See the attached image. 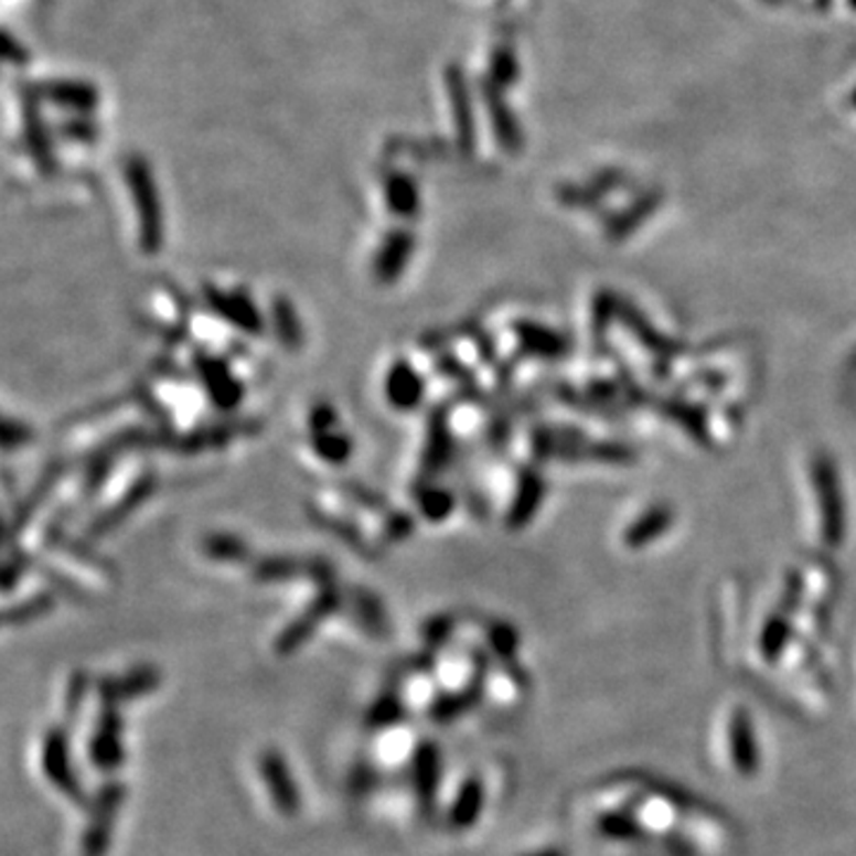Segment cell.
Instances as JSON below:
<instances>
[{
  "label": "cell",
  "mask_w": 856,
  "mask_h": 856,
  "mask_svg": "<svg viewBox=\"0 0 856 856\" xmlns=\"http://www.w3.org/2000/svg\"><path fill=\"white\" fill-rule=\"evenodd\" d=\"M127 800V785L121 781H107L90 800V816L82 837V856H107L113 843L117 816Z\"/></svg>",
  "instance_id": "1"
},
{
  "label": "cell",
  "mask_w": 856,
  "mask_h": 856,
  "mask_svg": "<svg viewBox=\"0 0 856 856\" xmlns=\"http://www.w3.org/2000/svg\"><path fill=\"white\" fill-rule=\"evenodd\" d=\"M41 769L43 775L49 778V783L57 788L65 798L76 806H90L88 794L72 767V752H69V728L55 726L43 738L41 747Z\"/></svg>",
  "instance_id": "2"
},
{
  "label": "cell",
  "mask_w": 856,
  "mask_h": 856,
  "mask_svg": "<svg viewBox=\"0 0 856 856\" xmlns=\"http://www.w3.org/2000/svg\"><path fill=\"white\" fill-rule=\"evenodd\" d=\"M125 716L119 707L103 705L88 738V759L96 769L115 773L125 763Z\"/></svg>",
  "instance_id": "3"
},
{
  "label": "cell",
  "mask_w": 856,
  "mask_h": 856,
  "mask_svg": "<svg viewBox=\"0 0 856 856\" xmlns=\"http://www.w3.org/2000/svg\"><path fill=\"white\" fill-rule=\"evenodd\" d=\"M257 771L263 775V783L269 790L271 804L277 806V812L286 818H293L300 814V790L296 783V775L288 767V759L279 752L277 747H267L257 757Z\"/></svg>",
  "instance_id": "4"
},
{
  "label": "cell",
  "mask_w": 856,
  "mask_h": 856,
  "mask_svg": "<svg viewBox=\"0 0 856 856\" xmlns=\"http://www.w3.org/2000/svg\"><path fill=\"white\" fill-rule=\"evenodd\" d=\"M339 604H341L339 592H333V590L321 592L319 598L308 609H304L298 619L288 623V629L277 638V642H274V650H277V654H281V656L296 654L304 645V642L314 635L317 625L321 621H327L333 611L339 609Z\"/></svg>",
  "instance_id": "5"
},
{
  "label": "cell",
  "mask_w": 856,
  "mask_h": 856,
  "mask_svg": "<svg viewBox=\"0 0 856 856\" xmlns=\"http://www.w3.org/2000/svg\"><path fill=\"white\" fill-rule=\"evenodd\" d=\"M728 757L730 767L745 778H752L761 767L755 721L745 707H736L728 718Z\"/></svg>",
  "instance_id": "6"
},
{
  "label": "cell",
  "mask_w": 856,
  "mask_h": 856,
  "mask_svg": "<svg viewBox=\"0 0 856 856\" xmlns=\"http://www.w3.org/2000/svg\"><path fill=\"white\" fill-rule=\"evenodd\" d=\"M162 683V674L156 666L131 668L121 676H103L96 683V693L103 705H125V702L139 699L143 695L156 693Z\"/></svg>",
  "instance_id": "7"
},
{
  "label": "cell",
  "mask_w": 856,
  "mask_h": 856,
  "mask_svg": "<svg viewBox=\"0 0 856 856\" xmlns=\"http://www.w3.org/2000/svg\"><path fill=\"white\" fill-rule=\"evenodd\" d=\"M440 773H442L440 749L436 747V742L424 740L417 747L415 759H411V785H415L417 804L426 818L434 816V809L438 802L436 798L440 790Z\"/></svg>",
  "instance_id": "8"
},
{
  "label": "cell",
  "mask_w": 856,
  "mask_h": 856,
  "mask_svg": "<svg viewBox=\"0 0 856 856\" xmlns=\"http://www.w3.org/2000/svg\"><path fill=\"white\" fill-rule=\"evenodd\" d=\"M483 806H485L483 781L479 775H469L467 781L462 783V788L457 790V798L448 812L450 831L464 833V831L473 828V825L479 823V818L483 814Z\"/></svg>",
  "instance_id": "9"
},
{
  "label": "cell",
  "mask_w": 856,
  "mask_h": 856,
  "mask_svg": "<svg viewBox=\"0 0 856 856\" xmlns=\"http://www.w3.org/2000/svg\"><path fill=\"white\" fill-rule=\"evenodd\" d=\"M481 693H483V674L479 678H473L471 683H467L464 691L438 697L431 705V718L436 724L454 721V718L464 716L471 707H477Z\"/></svg>",
  "instance_id": "10"
},
{
  "label": "cell",
  "mask_w": 856,
  "mask_h": 856,
  "mask_svg": "<svg viewBox=\"0 0 856 856\" xmlns=\"http://www.w3.org/2000/svg\"><path fill=\"white\" fill-rule=\"evenodd\" d=\"M386 393L390 405H395L397 409H411L421 403L424 384L409 364H395L388 376Z\"/></svg>",
  "instance_id": "11"
},
{
  "label": "cell",
  "mask_w": 856,
  "mask_h": 856,
  "mask_svg": "<svg viewBox=\"0 0 856 856\" xmlns=\"http://www.w3.org/2000/svg\"><path fill=\"white\" fill-rule=\"evenodd\" d=\"M409 255H411V238L405 234H395L393 238H388L386 248H381L378 253L376 277L386 283L395 281L403 274Z\"/></svg>",
  "instance_id": "12"
},
{
  "label": "cell",
  "mask_w": 856,
  "mask_h": 856,
  "mask_svg": "<svg viewBox=\"0 0 856 856\" xmlns=\"http://www.w3.org/2000/svg\"><path fill=\"white\" fill-rule=\"evenodd\" d=\"M598 831L607 839H614V843H623V845L642 843L645 835H650L645 828H642L640 821H635L629 812H623V809L621 812H604L598 818Z\"/></svg>",
  "instance_id": "13"
},
{
  "label": "cell",
  "mask_w": 856,
  "mask_h": 856,
  "mask_svg": "<svg viewBox=\"0 0 856 856\" xmlns=\"http://www.w3.org/2000/svg\"><path fill=\"white\" fill-rule=\"evenodd\" d=\"M214 310H220L226 319H232L236 327L246 329L248 333L263 331V319H259L253 302L240 296H226V293H212Z\"/></svg>",
  "instance_id": "14"
},
{
  "label": "cell",
  "mask_w": 856,
  "mask_h": 856,
  "mask_svg": "<svg viewBox=\"0 0 856 856\" xmlns=\"http://www.w3.org/2000/svg\"><path fill=\"white\" fill-rule=\"evenodd\" d=\"M405 716H407V709H405L403 697L397 695L395 691H388L374 702L370 711H366V726H370L372 730H384V728L400 724Z\"/></svg>",
  "instance_id": "15"
},
{
  "label": "cell",
  "mask_w": 856,
  "mask_h": 856,
  "mask_svg": "<svg viewBox=\"0 0 856 856\" xmlns=\"http://www.w3.org/2000/svg\"><path fill=\"white\" fill-rule=\"evenodd\" d=\"M353 614H355L357 623L362 625L366 633H372L376 638L388 635V621H386V614H384V607H381L372 598V595H366V592H357L355 595Z\"/></svg>",
  "instance_id": "16"
},
{
  "label": "cell",
  "mask_w": 856,
  "mask_h": 856,
  "mask_svg": "<svg viewBox=\"0 0 856 856\" xmlns=\"http://www.w3.org/2000/svg\"><path fill=\"white\" fill-rule=\"evenodd\" d=\"M201 372L207 384V390L214 395V403L220 407H234L238 400V388L232 384V378H228V374L222 370V366L203 360Z\"/></svg>",
  "instance_id": "17"
},
{
  "label": "cell",
  "mask_w": 856,
  "mask_h": 856,
  "mask_svg": "<svg viewBox=\"0 0 856 856\" xmlns=\"http://www.w3.org/2000/svg\"><path fill=\"white\" fill-rule=\"evenodd\" d=\"M90 678L86 671H74L67 681V691H65V709H63V726H72L74 721H79L84 702L88 695Z\"/></svg>",
  "instance_id": "18"
},
{
  "label": "cell",
  "mask_w": 856,
  "mask_h": 856,
  "mask_svg": "<svg viewBox=\"0 0 856 856\" xmlns=\"http://www.w3.org/2000/svg\"><path fill=\"white\" fill-rule=\"evenodd\" d=\"M53 609V598L49 595H36V598H29L26 602H20L18 607H12L6 611V623L8 625H18V623H29L36 621L43 614H49Z\"/></svg>",
  "instance_id": "19"
},
{
  "label": "cell",
  "mask_w": 856,
  "mask_h": 856,
  "mask_svg": "<svg viewBox=\"0 0 856 856\" xmlns=\"http://www.w3.org/2000/svg\"><path fill=\"white\" fill-rule=\"evenodd\" d=\"M274 321H277V331L281 335L283 345H298L300 327H298L293 310H290L288 300H279L277 304H274Z\"/></svg>",
  "instance_id": "20"
},
{
  "label": "cell",
  "mask_w": 856,
  "mask_h": 856,
  "mask_svg": "<svg viewBox=\"0 0 856 856\" xmlns=\"http://www.w3.org/2000/svg\"><path fill=\"white\" fill-rule=\"evenodd\" d=\"M314 448L321 454V460L333 462V464H341V462L347 460L350 442L345 440V436H331L327 431V434H319V438L314 440Z\"/></svg>",
  "instance_id": "21"
},
{
  "label": "cell",
  "mask_w": 856,
  "mask_h": 856,
  "mask_svg": "<svg viewBox=\"0 0 856 856\" xmlns=\"http://www.w3.org/2000/svg\"><path fill=\"white\" fill-rule=\"evenodd\" d=\"M207 549L214 559H228V561H236V559H243L246 557V549H243V545L234 538H212L207 543Z\"/></svg>",
  "instance_id": "22"
},
{
  "label": "cell",
  "mask_w": 856,
  "mask_h": 856,
  "mask_svg": "<svg viewBox=\"0 0 856 856\" xmlns=\"http://www.w3.org/2000/svg\"><path fill=\"white\" fill-rule=\"evenodd\" d=\"M424 504V512L428 518H442L446 516V512L450 510V497H446V493H438V491H428L421 500Z\"/></svg>",
  "instance_id": "23"
},
{
  "label": "cell",
  "mask_w": 856,
  "mask_h": 856,
  "mask_svg": "<svg viewBox=\"0 0 856 856\" xmlns=\"http://www.w3.org/2000/svg\"><path fill=\"white\" fill-rule=\"evenodd\" d=\"M448 633H450V623H448V619H446V617L434 619L431 623L426 625V631H424L426 640L431 642V645H440V642L448 638Z\"/></svg>",
  "instance_id": "24"
},
{
  "label": "cell",
  "mask_w": 856,
  "mask_h": 856,
  "mask_svg": "<svg viewBox=\"0 0 856 856\" xmlns=\"http://www.w3.org/2000/svg\"><path fill=\"white\" fill-rule=\"evenodd\" d=\"M522 856H569L564 849L559 847H545V849H538V852H528V854H522Z\"/></svg>",
  "instance_id": "25"
}]
</instances>
